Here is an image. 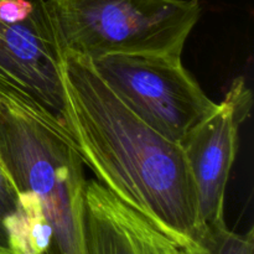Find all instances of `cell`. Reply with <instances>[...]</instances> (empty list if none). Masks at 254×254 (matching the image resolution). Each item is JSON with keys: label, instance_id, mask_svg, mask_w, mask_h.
I'll list each match as a JSON object with an SVG mask.
<instances>
[{"label": "cell", "instance_id": "obj_3", "mask_svg": "<svg viewBox=\"0 0 254 254\" xmlns=\"http://www.w3.org/2000/svg\"><path fill=\"white\" fill-rule=\"evenodd\" d=\"M62 46L89 60L114 54L181 57L200 0H45Z\"/></svg>", "mask_w": 254, "mask_h": 254}, {"label": "cell", "instance_id": "obj_9", "mask_svg": "<svg viewBox=\"0 0 254 254\" xmlns=\"http://www.w3.org/2000/svg\"><path fill=\"white\" fill-rule=\"evenodd\" d=\"M17 208V198L14 189L5 178L1 168H0V245L6 246L5 243V233L2 223L5 218L11 216Z\"/></svg>", "mask_w": 254, "mask_h": 254}, {"label": "cell", "instance_id": "obj_6", "mask_svg": "<svg viewBox=\"0 0 254 254\" xmlns=\"http://www.w3.org/2000/svg\"><path fill=\"white\" fill-rule=\"evenodd\" d=\"M251 108L252 92L240 77L215 113L180 143L195 181L201 222L206 228L225 222L226 188L237 156L240 127L250 117Z\"/></svg>", "mask_w": 254, "mask_h": 254}, {"label": "cell", "instance_id": "obj_5", "mask_svg": "<svg viewBox=\"0 0 254 254\" xmlns=\"http://www.w3.org/2000/svg\"><path fill=\"white\" fill-rule=\"evenodd\" d=\"M62 52L45 0L26 21L9 22L0 17V93L30 99L64 124Z\"/></svg>", "mask_w": 254, "mask_h": 254}, {"label": "cell", "instance_id": "obj_1", "mask_svg": "<svg viewBox=\"0 0 254 254\" xmlns=\"http://www.w3.org/2000/svg\"><path fill=\"white\" fill-rule=\"evenodd\" d=\"M60 71L64 126L97 181L185 251L201 248L207 228L180 144L131 112L89 59L64 49Z\"/></svg>", "mask_w": 254, "mask_h": 254}, {"label": "cell", "instance_id": "obj_8", "mask_svg": "<svg viewBox=\"0 0 254 254\" xmlns=\"http://www.w3.org/2000/svg\"><path fill=\"white\" fill-rule=\"evenodd\" d=\"M185 254H254L253 228L238 233L230 230L226 222L208 226L201 248L185 251Z\"/></svg>", "mask_w": 254, "mask_h": 254}, {"label": "cell", "instance_id": "obj_10", "mask_svg": "<svg viewBox=\"0 0 254 254\" xmlns=\"http://www.w3.org/2000/svg\"><path fill=\"white\" fill-rule=\"evenodd\" d=\"M0 254H17V253H15L14 251H11L9 247H6V246L0 245Z\"/></svg>", "mask_w": 254, "mask_h": 254}, {"label": "cell", "instance_id": "obj_4", "mask_svg": "<svg viewBox=\"0 0 254 254\" xmlns=\"http://www.w3.org/2000/svg\"><path fill=\"white\" fill-rule=\"evenodd\" d=\"M91 62L131 112L179 144L218 108L179 56L114 54Z\"/></svg>", "mask_w": 254, "mask_h": 254}, {"label": "cell", "instance_id": "obj_2", "mask_svg": "<svg viewBox=\"0 0 254 254\" xmlns=\"http://www.w3.org/2000/svg\"><path fill=\"white\" fill-rule=\"evenodd\" d=\"M83 160L64 124L27 98L0 93V168L15 193L36 196L54 254H88Z\"/></svg>", "mask_w": 254, "mask_h": 254}, {"label": "cell", "instance_id": "obj_7", "mask_svg": "<svg viewBox=\"0 0 254 254\" xmlns=\"http://www.w3.org/2000/svg\"><path fill=\"white\" fill-rule=\"evenodd\" d=\"M84 233L88 254H185L148 217L93 179L86 183Z\"/></svg>", "mask_w": 254, "mask_h": 254}]
</instances>
